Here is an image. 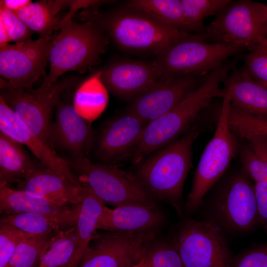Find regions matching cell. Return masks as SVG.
I'll return each instance as SVG.
<instances>
[{
	"label": "cell",
	"instance_id": "6da1fadb",
	"mask_svg": "<svg viewBox=\"0 0 267 267\" xmlns=\"http://www.w3.org/2000/svg\"><path fill=\"white\" fill-rule=\"evenodd\" d=\"M238 59L225 61L208 74L202 83L170 110L147 125L132 152L135 163L146 155L175 141L188 129L200 113L215 97L224 98V89L220 85L235 66Z\"/></svg>",
	"mask_w": 267,
	"mask_h": 267
},
{
	"label": "cell",
	"instance_id": "7a4b0ae2",
	"mask_svg": "<svg viewBox=\"0 0 267 267\" xmlns=\"http://www.w3.org/2000/svg\"><path fill=\"white\" fill-rule=\"evenodd\" d=\"M76 18L100 27L121 49L157 54L172 44L186 40L206 41L204 35L192 34L168 26L138 10L126 7L106 14L95 8L86 9Z\"/></svg>",
	"mask_w": 267,
	"mask_h": 267
},
{
	"label": "cell",
	"instance_id": "3957f363",
	"mask_svg": "<svg viewBox=\"0 0 267 267\" xmlns=\"http://www.w3.org/2000/svg\"><path fill=\"white\" fill-rule=\"evenodd\" d=\"M200 133L190 127L182 137L172 142L141 162L135 176L155 199L172 205L182 213V191L192 166V146Z\"/></svg>",
	"mask_w": 267,
	"mask_h": 267
},
{
	"label": "cell",
	"instance_id": "277c9868",
	"mask_svg": "<svg viewBox=\"0 0 267 267\" xmlns=\"http://www.w3.org/2000/svg\"><path fill=\"white\" fill-rule=\"evenodd\" d=\"M79 20L63 19L49 50V72L40 87L51 86L68 72L83 74L101 62L108 36L95 23Z\"/></svg>",
	"mask_w": 267,
	"mask_h": 267
},
{
	"label": "cell",
	"instance_id": "5b68a950",
	"mask_svg": "<svg viewBox=\"0 0 267 267\" xmlns=\"http://www.w3.org/2000/svg\"><path fill=\"white\" fill-rule=\"evenodd\" d=\"M82 185L89 187L105 204L157 206L135 174L105 163L92 162L86 156L68 161Z\"/></svg>",
	"mask_w": 267,
	"mask_h": 267
},
{
	"label": "cell",
	"instance_id": "8992f818",
	"mask_svg": "<svg viewBox=\"0 0 267 267\" xmlns=\"http://www.w3.org/2000/svg\"><path fill=\"white\" fill-rule=\"evenodd\" d=\"M80 80V77L68 76L49 87L33 89L14 87L0 77V97L30 132L49 146L52 111L61 95L78 85Z\"/></svg>",
	"mask_w": 267,
	"mask_h": 267
},
{
	"label": "cell",
	"instance_id": "52a82bcc",
	"mask_svg": "<svg viewBox=\"0 0 267 267\" xmlns=\"http://www.w3.org/2000/svg\"><path fill=\"white\" fill-rule=\"evenodd\" d=\"M230 106L226 93L215 132L200 158L187 196L184 209L189 214L197 210L204 195L226 171L240 148L236 136L228 124Z\"/></svg>",
	"mask_w": 267,
	"mask_h": 267
},
{
	"label": "cell",
	"instance_id": "ba28073f",
	"mask_svg": "<svg viewBox=\"0 0 267 267\" xmlns=\"http://www.w3.org/2000/svg\"><path fill=\"white\" fill-rule=\"evenodd\" d=\"M267 5L261 2L231 1L206 27V42L235 44L253 50L267 39Z\"/></svg>",
	"mask_w": 267,
	"mask_h": 267
},
{
	"label": "cell",
	"instance_id": "9c48e42d",
	"mask_svg": "<svg viewBox=\"0 0 267 267\" xmlns=\"http://www.w3.org/2000/svg\"><path fill=\"white\" fill-rule=\"evenodd\" d=\"M245 47L232 44L186 40L171 44L157 55L165 76H204Z\"/></svg>",
	"mask_w": 267,
	"mask_h": 267
},
{
	"label": "cell",
	"instance_id": "30bf717a",
	"mask_svg": "<svg viewBox=\"0 0 267 267\" xmlns=\"http://www.w3.org/2000/svg\"><path fill=\"white\" fill-rule=\"evenodd\" d=\"M158 229L95 232L78 267H134L145 256Z\"/></svg>",
	"mask_w": 267,
	"mask_h": 267
},
{
	"label": "cell",
	"instance_id": "8fae6325",
	"mask_svg": "<svg viewBox=\"0 0 267 267\" xmlns=\"http://www.w3.org/2000/svg\"><path fill=\"white\" fill-rule=\"evenodd\" d=\"M173 243L184 267H230L232 258L227 244L212 222L185 221Z\"/></svg>",
	"mask_w": 267,
	"mask_h": 267
},
{
	"label": "cell",
	"instance_id": "7c38bea8",
	"mask_svg": "<svg viewBox=\"0 0 267 267\" xmlns=\"http://www.w3.org/2000/svg\"><path fill=\"white\" fill-rule=\"evenodd\" d=\"M56 33L0 47L1 77L14 87L33 88L34 83L45 76L49 50Z\"/></svg>",
	"mask_w": 267,
	"mask_h": 267
},
{
	"label": "cell",
	"instance_id": "4fadbf2b",
	"mask_svg": "<svg viewBox=\"0 0 267 267\" xmlns=\"http://www.w3.org/2000/svg\"><path fill=\"white\" fill-rule=\"evenodd\" d=\"M218 217L231 230L244 232L258 221L254 185L241 170L220 191L216 201Z\"/></svg>",
	"mask_w": 267,
	"mask_h": 267
},
{
	"label": "cell",
	"instance_id": "5bb4252c",
	"mask_svg": "<svg viewBox=\"0 0 267 267\" xmlns=\"http://www.w3.org/2000/svg\"><path fill=\"white\" fill-rule=\"evenodd\" d=\"M99 72L106 89L117 96L132 99L166 77L163 67L156 61H118Z\"/></svg>",
	"mask_w": 267,
	"mask_h": 267
},
{
	"label": "cell",
	"instance_id": "9a60e30c",
	"mask_svg": "<svg viewBox=\"0 0 267 267\" xmlns=\"http://www.w3.org/2000/svg\"><path fill=\"white\" fill-rule=\"evenodd\" d=\"M206 76L165 77L132 99L127 111L149 123L175 107L195 89Z\"/></svg>",
	"mask_w": 267,
	"mask_h": 267
},
{
	"label": "cell",
	"instance_id": "2e32d148",
	"mask_svg": "<svg viewBox=\"0 0 267 267\" xmlns=\"http://www.w3.org/2000/svg\"><path fill=\"white\" fill-rule=\"evenodd\" d=\"M0 132L27 146L43 166L73 184L82 186L68 161L58 156L50 146L30 132L0 97Z\"/></svg>",
	"mask_w": 267,
	"mask_h": 267
},
{
	"label": "cell",
	"instance_id": "e0dca14e",
	"mask_svg": "<svg viewBox=\"0 0 267 267\" xmlns=\"http://www.w3.org/2000/svg\"><path fill=\"white\" fill-rule=\"evenodd\" d=\"M56 109L55 121L49 130V146L58 147L73 157L86 156L92 142L89 122L77 111L73 103L60 99Z\"/></svg>",
	"mask_w": 267,
	"mask_h": 267
},
{
	"label": "cell",
	"instance_id": "ac0fdd59",
	"mask_svg": "<svg viewBox=\"0 0 267 267\" xmlns=\"http://www.w3.org/2000/svg\"><path fill=\"white\" fill-rule=\"evenodd\" d=\"M147 124L127 111L123 115L114 118L100 133L96 149L97 157L103 163L109 164L131 153Z\"/></svg>",
	"mask_w": 267,
	"mask_h": 267
},
{
	"label": "cell",
	"instance_id": "d6986e66",
	"mask_svg": "<svg viewBox=\"0 0 267 267\" xmlns=\"http://www.w3.org/2000/svg\"><path fill=\"white\" fill-rule=\"evenodd\" d=\"M163 221L157 206L128 205L110 209L105 205L96 228L111 232L144 231L159 229Z\"/></svg>",
	"mask_w": 267,
	"mask_h": 267
},
{
	"label": "cell",
	"instance_id": "ffe728a7",
	"mask_svg": "<svg viewBox=\"0 0 267 267\" xmlns=\"http://www.w3.org/2000/svg\"><path fill=\"white\" fill-rule=\"evenodd\" d=\"M17 188L52 202L68 205L81 204L82 201V186L73 184L42 165L17 183Z\"/></svg>",
	"mask_w": 267,
	"mask_h": 267
},
{
	"label": "cell",
	"instance_id": "44dd1931",
	"mask_svg": "<svg viewBox=\"0 0 267 267\" xmlns=\"http://www.w3.org/2000/svg\"><path fill=\"white\" fill-rule=\"evenodd\" d=\"M223 82L232 106L267 121V86L254 80L242 68L237 69L235 66Z\"/></svg>",
	"mask_w": 267,
	"mask_h": 267
},
{
	"label": "cell",
	"instance_id": "7402d4cb",
	"mask_svg": "<svg viewBox=\"0 0 267 267\" xmlns=\"http://www.w3.org/2000/svg\"><path fill=\"white\" fill-rule=\"evenodd\" d=\"M81 204H69L59 210L48 213H21L6 216L0 222L11 224L31 234L59 232L77 223Z\"/></svg>",
	"mask_w": 267,
	"mask_h": 267
},
{
	"label": "cell",
	"instance_id": "603a6c76",
	"mask_svg": "<svg viewBox=\"0 0 267 267\" xmlns=\"http://www.w3.org/2000/svg\"><path fill=\"white\" fill-rule=\"evenodd\" d=\"M37 166L22 144L0 132V186L18 183Z\"/></svg>",
	"mask_w": 267,
	"mask_h": 267
},
{
	"label": "cell",
	"instance_id": "cb8c5ba5",
	"mask_svg": "<svg viewBox=\"0 0 267 267\" xmlns=\"http://www.w3.org/2000/svg\"><path fill=\"white\" fill-rule=\"evenodd\" d=\"M72 0H42L32 2L16 13L20 19L40 37L45 38L60 29L64 18L58 15L63 8L70 7Z\"/></svg>",
	"mask_w": 267,
	"mask_h": 267
},
{
	"label": "cell",
	"instance_id": "d4e9b609",
	"mask_svg": "<svg viewBox=\"0 0 267 267\" xmlns=\"http://www.w3.org/2000/svg\"><path fill=\"white\" fill-rule=\"evenodd\" d=\"M76 224L77 240L74 258L70 267H78L96 232L98 217L105 204L86 185H82V201Z\"/></svg>",
	"mask_w": 267,
	"mask_h": 267
},
{
	"label": "cell",
	"instance_id": "484cf974",
	"mask_svg": "<svg viewBox=\"0 0 267 267\" xmlns=\"http://www.w3.org/2000/svg\"><path fill=\"white\" fill-rule=\"evenodd\" d=\"M68 205L49 201L9 186H0V211L5 216L21 213H48Z\"/></svg>",
	"mask_w": 267,
	"mask_h": 267
},
{
	"label": "cell",
	"instance_id": "4316f807",
	"mask_svg": "<svg viewBox=\"0 0 267 267\" xmlns=\"http://www.w3.org/2000/svg\"><path fill=\"white\" fill-rule=\"evenodd\" d=\"M240 149L242 170L257 182L267 187V134L251 135Z\"/></svg>",
	"mask_w": 267,
	"mask_h": 267
},
{
	"label": "cell",
	"instance_id": "83f0119b",
	"mask_svg": "<svg viewBox=\"0 0 267 267\" xmlns=\"http://www.w3.org/2000/svg\"><path fill=\"white\" fill-rule=\"evenodd\" d=\"M126 7L140 11L168 26L184 31L181 0H132L127 2Z\"/></svg>",
	"mask_w": 267,
	"mask_h": 267
},
{
	"label": "cell",
	"instance_id": "f1b7e54d",
	"mask_svg": "<svg viewBox=\"0 0 267 267\" xmlns=\"http://www.w3.org/2000/svg\"><path fill=\"white\" fill-rule=\"evenodd\" d=\"M76 225L56 232L43 254L39 267H70L76 246Z\"/></svg>",
	"mask_w": 267,
	"mask_h": 267
},
{
	"label": "cell",
	"instance_id": "f546056e",
	"mask_svg": "<svg viewBox=\"0 0 267 267\" xmlns=\"http://www.w3.org/2000/svg\"><path fill=\"white\" fill-rule=\"evenodd\" d=\"M184 31H194L204 35L203 21L209 16L218 15L231 1L230 0H181Z\"/></svg>",
	"mask_w": 267,
	"mask_h": 267
},
{
	"label": "cell",
	"instance_id": "4dcf8cb0",
	"mask_svg": "<svg viewBox=\"0 0 267 267\" xmlns=\"http://www.w3.org/2000/svg\"><path fill=\"white\" fill-rule=\"evenodd\" d=\"M56 232L33 234L24 239L5 267H39L43 254Z\"/></svg>",
	"mask_w": 267,
	"mask_h": 267
},
{
	"label": "cell",
	"instance_id": "1f68e13d",
	"mask_svg": "<svg viewBox=\"0 0 267 267\" xmlns=\"http://www.w3.org/2000/svg\"><path fill=\"white\" fill-rule=\"evenodd\" d=\"M104 87L99 78V72L84 82L78 89L75 95L73 104L77 111L81 115L90 108L96 107L97 104L104 103L103 92Z\"/></svg>",
	"mask_w": 267,
	"mask_h": 267
},
{
	"label": "cell",
	"instance_id": "d6a6232c",
	"mask_svg": "<svg viewBox=\"0 0 267 267\" xmlns=\"http://www.w3.org/2000/svg\"><path fill=\"white\" fill-rule=\"evenodd\" d=\"M145 257L151 267H184L173 243L154 241Z\"/></svg>",
	"mask_w": 267,
	"mask_h": 267
},
{
	"label": "cell",
	"instance_id": "836d02e7",
	"mask_svg": "<svg viewBox=\"0 0 267 267\" xmlns=\"http://www.w3.org/2000/svg\"><path fill=\"white\" fill-rule=\"evenodd\" d=\"M32 234L10 224L0 222V267L6 266L18 245Z\"/></svg>",
	"mask_w": 267,
	"mask_h": 267
},
{
	"label": "cell",
	"instance_id": "e575fe53",
	"mask_svg": "<svg viewBox=\"0 0 267 267\" xmlns=\"http://www.w3.org/2000/svg\"><path fill=\"white\" fill-rule=\"evenodd\" d=\"M0 19L3 22L10 42L15 43L26 41L34 32L20 19L16 13L0 5Z\"/></svg>",
	"mask_w": 267,
	"mask_h": 267
},
{
	"label": "cell",
	"instance_id": "d590c367",
	"mask_svg": "<svg viewBox=\"0 0 267 267\" xmlns=\"http://www.w3.org/2000/svg\"><path fill=\"white\" fill-rule=\"evenodd\" d=\"M232 126L235 133L243 139L255 134H267V120L241 111H238L234 114Z\"/></svg>",
	"mask_w": 267,
	"mask_h": 267
},
{
	"label": "cell",
	"instance_id": "8d00e7d4",
	"mask_svg": "<svg viewBox=\"0 0 267 267\" xmlns=\"http://www.w3.org/2000/svg\"><path fill=\"white\" fill-rule=\"evenodd\" d=\"M254 80L267 87V52L251 50L242 68Z\"/></svg>",
	"mask_w": 267,
	"mask_h": 267
},
{
	"label": "cell",
	"instance_id": "74e56055",
	"mask_svg": "<svg viewBox=\"0 0 267 267\" xmlns=\"http://www.w3.org/2000/svg\"><path fill=\"white\" fill-rule=\"evenodd\" d=\"M230 267H267V243L232 259Z\"/></svg>",
	"mask_w": 267,
	"mask_h": 267
},
{
	"label": "cell",
	"instance_id": "f35d334b",
	"mask_svg": "<svg viewBox=\"0 0 267 267\" xmlns=\"http://www.w3.org/2000/svg\"><path fill=\"white\" fill-rule=\"evenodd\" d=\"M258 221L267 234V187L257 182L254 185Z\"/></svg>",
	"mask_w": 267,
	"mask_h": 267
},
{
	"label": "cell",
	"instance_id": "ab89813d",
	"mask_svg": "<svg viewBox=\"0 0 267 267\" xmlns=\"http://www.w3.org/2000/svg\"><path fill=\"white\" fill-rule=\"evenodd\" d=\"M32 2L29 0H0V5L16 13Z\"/></svg>",
	"mask_w": 267,
	"mask_h": 267
},
{
	"label": "cell",
	"instance_id": "60d3db41",
	"mask_svg": "<svg viewBox=\"0 0 267 267\" xmlns=\"http://www.w3.org/2000/svg\"><path fill=\"white\" fill-rule=\"evenodd\" d=\"M10 42L7 31L3 22L0 19V47L8 44Z\"/></svg>",
	"mask_w": 267,
	"mask_h": 267
},
{
	"label": "cell",
	"instance_id": "b9f144b4",
	"mask_svg": "<svg viewBox=\"0 0 267 267\" xmlns=\"http://www.w3.org/2000/svg\"><path fill=\"white\" fill-rule=\"evenodd\" d=\"M134 267H151V266L145 256L139 263Z\"/></svg>",
	"mask_w": 267,
	"mask_h": 267
},
{
	"label": "cell",
	"instance_id": "7bdbcfd3",
	"mask_svg": "<svg viewBox=\"0 0 267 267\" xmlns=\"http://www.w3.org/2000/svg\"><path fill=\"white\" fill-rule=\"evenodd\" d=\"M253 50H258L263 52H267V39L261 44Z\"/></svg>",
	"mask_w": 267,
	"mask_h": 267
},
{
	"label": "cell",
	"instance_id": "ee69618b",
	"mask_svg": "<svg viewBox=\"0 0 267 267\" xmlns=\"http://www.w3.org/2000/svg\"><path fill=\"white\" fill-rule=\"evenodd\" d=\"M264 36L266 39H267V16L266 20L264 27Z\"/></svg>",
	"mask_w": 267,
	"mask_h": 267
}]
</instances>
